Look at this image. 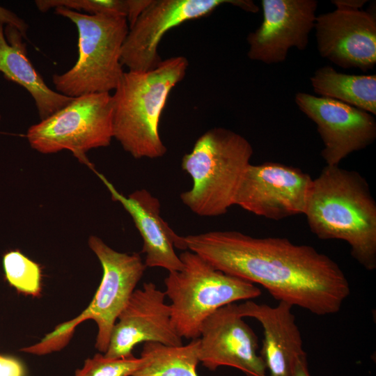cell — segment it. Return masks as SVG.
I'll return each instance as SVG.
<instances>
[{
    "mask_svg": "<svg viewBox=\"0 0 376 376\" xmlns=\"http://www.w3.org/2000/svg\"><path fill=\"white\" fill-rule=\"evenodd\" d=\"M187 249L222 272L258 283L279 301L317 315L340 311L349 281L330 257L284 237H254L236 230L183 236Z\"/></svg>",
    "mask_w": 376,
    "mask_h": 376,
    "instance_id": "1",
    "label": "cell"
},
{
    "mask_svg": "<svg viewBox=\"0 0 376 376\" xmlns=\"http://www.w3.org/2000/svg\"><path fill=\"white\" fill-rule=\"evenodd\" d=\"M304 214L321 240H341L366 269L376 268V203L357 171L326 165L313 179Z\"/></svg>",
    "mask_w": 376,
    "mask_h": 376,
    "instance_id": "2",
    "label": "cell"
},
{
    "mask_svg": "<svg viewBox=\"0 0 376 376\" xmlns=\"http://www.w3.org/2000/svg\"><path fill=\"white\" fill-rule=\"evenodd\" d=\"M189 62L177 56L148 71L127 70L112 95L113 138L136 159L166 153L159 132L162 111L173 87L185 76Z\"/></svg>",
    "mask_w": 376,
    "mask_h": 376,
    "instance_id": "3",
    "label": "cell"
},
{
    "mask_svg": "<svg viewBox=\"0 0 376 376\" xmlns=\"http://www.w3.org/2000/svg\"><path fill=\"white\" fill-rule=\"evenodd\" d=\"M253 152L249 141L232 130L214 127L206 131L182 159V169L192 180L191 189L180 194L182 203L200 217L226 214L234 205Z\"/></svg>",
    "mask_w": 376,
    "mask_h": 376,
    "instance_id": "4",
    "label": "cell"
},
{
    "mask_svg": "<svg viewBox=\"0 0 376 376\" xmlns=\"http://www.w3.org/2000/svg\"><path fill=\"white\" fill-rule=\"evenodd\" d=\"M88 244L102 267L101 282L91 302L78 316L58 324L38 343L21 352L40 356L59 351L69 343L75 328L87 320H93L97 327L95 348L102 354L107 352L117 318L146 267L139 253L118 252L97 236H91Z\"/></svg>",
    "mask_w": 376,
    "mask_h": 376,
    "instance_id": "5",
    "label": "cell"
},
{
    "mask_svg": "<svg viewBox=\"0 0 376 376\" xmlns=\"http://www.w3.org/2000/svg\"><path fill=\"white\" fill-rule=\"evenodd\" d=\"M56 14L71 20L78 33V58L72 68L52 76L56 92L70 97L110 93L125 71L121 50L129 31L125 17L89 15L58 7Z\"/></svg>",
    "mask_w": 376,
    "mask_h": 376,
    "instance_id": "6",
    "label": "cell"
},
{
    "mask_svg": "<svg viewBox=\"0 0 376 376\" xmlns=\"http://www.w3.org/2000/svg\"><path fill=\"white\" fill-rule=\"evenodd\" d=\"M179 257L182 268L169 272L164 293L171 302L173 326L182 338H198L203 322L219 308L261 295L255 284L215 269L191 251Z\"/></svg>",
    "mask_w": 376,
    "mask_h": 376,
    "instance_id": "7",
    "label": "cell"
},
{
    "mask_svg": "<svg viewBox=\"0 0 376 376\" xmlns=\"http://www.w3.org/2000/svg\"><path fill=\"white\" fill-rule=\"evenodd\" d=\"M112 113L110 93L83 95L30 126L26 138L31 147L40 153L68 150L91 168L86 153L91 149L110 145L113 139Z\"/></svg>",
    "mask_w": 376,
    "mask_h": 376,
    "instance_id": "8",
    "label": "cell"
},
{
    "mask_svg": "<svg viewBox=\"0 0 376 376\" xmlns=\"http://www.w3.org/2000/svg\"><path fill=\"white\" fill-rule=\"evenodd\" d=\"M230 3L256 13L257 6L249 0H151L149 6L129 28L121 50V63L128 70L148 71L162 61L157 49L164 34L180 24L210 14Z\"/></svg>",
    "mask_w": 376,
    "mask_h": 376,
    "instance_id": "9",
    "label": "cell"
},
{
    "mask_svg": "<svg viewBox=\"0 0 376 376\" xmlns=\"http://www.w3.org/2000/svg\"><path fill=\"white\" fill-rule=\"evenodd\" d=\"M312 181L308 173L291 166L250 164L238 186L234 205L275 221L304 214Z\"/></svg>",
    "mask_w": 376,
    "mask_h": 376,
    "instance_id": "10",
    "label": "cell"
},
{
    "mask_svg": "<svg viewBox=\"0 0 376 376\" xmlns=\"http://www.w3.org/2000/svg\"><path fill=\"white\" fill-rule=\"evenodd\" d=\"M295 103L317 126L327 166H337L351 153L363 150L376 139L373 114L340 101L297 93Z\"/></svg>",
    "mask_w": 376,
    "mask_h": 376,
    "instance_id": "11",
    "label": "cell"
},
{
    "mask_svg": "<svg viewBox=\"0 0 376 376\" xmlns=\"http://www.w3.org/2000/svg\"><path fill=\"white\" fill-rule=\"evenodd\" d=\"M198 340L199 362L207 369L230 366L247 376H267L258 353V337L238 313L236 304L224 306L208 316Z\"/></svg>",
    "mask_w": 376,
    "mask_h": 376,
    "instance_id": "12",
    "label": "cell"
},
{
    "mask_svg": "<svg viewBox=\"0 0 376 376\" xmlns=\"http://www.w3.org/2000/svg\"><path fill=\"white\" fill-rule=\"evenodd\" d=\"M165 297L152 282H146L141 288L136 289L117 318L104 355L111 359L128 357L142 342L182 345V338L173 326Z\"/></svg>",
    "mask_w": 376,
    "mask_h": 376,
    "instance_id": "13",
    "label": "cell"
},
{
    "mask_svg": "<svg viewBox=\"0 0 376 376\" xmlns=\"http://www.w3.org/2000/svg\"><path fill=\"white\" fill-rule=\"evenodd\" d=\"M263 22L246 38L249 59L266 64L281 63L289 50L307 48L314 29L315 0H262Z\"/></svg>",
    "mask_w": 376,
    "mask_h": 376,
    "instance_id": "14",
    "label": "cell"
},
{
    "mask_svg": "<svg viewBox=\"0 0 376 376\" xmlns=\"http://www.w3.org/2000/svg\"><path fill=\"white\" fill-rule=\"evenodd\" d=\"M314 29L320 56L343 68L366 72L376 63V18L361 10L317 15Z\"/></svg>",
    "mask_w": 376,
    "mask_h": 376,
    "instance_id": "15",
    "label": "cell"
},
{
    "mask_svg": "<svg viewBox=\"0 0 376 376\" xmlns=\"http://www.w3.org/2000/svg\"><path fill=\"white\" fill-rule=\"evenodd\" d=\"M94 171L112 200L120 203L131 216L143 240L146 267H162L169 272L181 270L182 263L175 248L185 251L187 246L183 236L178 235L162 217L159 199L145 189L125 196L104 175Z\"/></svg>",
    "mask_w": 376,
    "mask_h": 376,
    "instance_id": "16",
    "label": "cell"
},
{
    "mask_svg": "<svg viewBox=\"0 0 376 376\" xmlns=\"http://www.w3.org/2000/svg\"><path fill=\"white\" fill-rule=\"evenodd\" d=\"M292 306L279 301L276 306L250 300L237 305L242 317L257 320L264 332L260 355L264 361L267 376H290L297 359L306 354Z\"/></svg>",
    "mask_w": 376,
    "mask_h": 376,
    "instance_id": "17",
    "label": "cell"
},
{
    "mask_svg": "<svg viewBox=\"0 0 376 376\" xmlns=\"http://www.w3.org/2000/svg\"><path fill=\"white\" fill-rule=\"evenodd\" d=\"M23 36L15 27L0 24V72L24 88L33 97L40 120L61 109L74 97L52 90L27 56Z\"/></svg>",
    "mask_w": 376,
    "mask_h": 376,
    "instance_id": "18",
    "label": "cell"
},
{
    "mask_svg": "<svg viewBox=\"0 0 376 376\" xmlns=\"http://www.w3.org/2000/svg\"><path fill=\"white\" fill-rule=\"evenodd\" d=\"M312 87L322 97L336 100L376 114V75H347L330 65L317 69L311 77Z\"/></svg>",
    "mask_w": 376,
    "mask_h": 376,
    "instance_id": "19",
    "label": "cell"
},
{
    "mask_svg": "<svg viewBox=\"0 0 376 376\" xmlns=\"http://www.w3.org/2000/svg\"><path fill=\"white\" fill-rule=\"evenodd\" d=\"M198 338L178 346L144 343L141 363L130 376H198Z\"/></svg>",
    "mask_w": 376,
    "mask_h": 376,
    "instance_id": "20",
    "label": "cell"
},
{
    "mask_svg": "<svg viewBox=\"0 0 376 376\" xmlns=\"http://www.w3.org/2000/svg\"><path fill=\"white\" fill-rule=\"evenodd\" d=\"M3 267L8 283L19 293L38 297L42 290L40 265L19 250L8 251L3 256Z\"/></svg>",
    "mask_w": 376,
    "mask_h": 376,
    "instance_id": "21",
    "label": "cell"
},
{
    "mask_svg": "<svg viewBox=\"0 0 376 376\" xmlns=\"http://www.w3.org/2000/svg\"><path fill=\"white\" fill-rule=\"evenodd\" d=\"M35 4L41 12L63 7L89 15L103 14L121 16L127 19L129 13L128 0H37Z\"/></svg>",
    "mask_w": 376,
    "mask_h": 376,
    "instance_id": "22",
    "label": "cell"
},
{
    "mask_svg": "<svg viewBox=\"0 0 376 376\" xmlns=\"http://www.w3.org/2000/svg\"><path fill=\"white\" fill-rule=\"evenodd\" d=\"M140 357L133 354L117 359L106 357L102 353L87 359L74 376H130L140 366Z\"/></svg>",
    "mask_w": 376,
    "mask_h": 376,
    "instance_id": "23",
    "label": "cell"
},
{
    "mask_svg": "<svg viewBox=\"0 0 376 376\" xmlns=\"http://www.w3.org/2000/svg\"><path fill=\"white\" fill-rule=\"evenodd\" d=\"M0 376H25V370L17 359L0 354Z\"/></svg>",
    "mask_w": 376,
    "mask_h": 376,
    "instance_id": "24",
    "label": "cell"
},
{
    "mask_svg": "<svg viewBox=\"0 0 376 376\" xmlns=\"http://www.w3.org/2000/svg\"><path fill=\"white\" fill-rule=\"evenodd\" d=\"M0 24L15 27L24 38H26L28 24L15 13L1 6H0Z\"/></svg>",
    "mask_w": 376,
    "mask_h": 376,
    "instance_id": "25",
    "label": "cell"
},
{
    "mask_svg": "<svg viewBox=\"0 0 376 376\" xmlns=\"http://www.w3.org/2000/svg\"><path fill=\"white\" fill-rule=\"evenodd\" d=\"M150 2L151 0H129L130 10L127 17L129 28L134 24Z\"/></svg>",
    "mask_w": 376,
    "mask_h": 376,
    "instance_id": "26",
    "label": "cell"
},
{
    "mask_svg": "<svg viewBox=\"0 0 376 376\" xmlns=\"http://www.w3.org/2000/svg\"><path fill=\"white\" fill-rule=\"evenodd\" d=\"M338 9L360 10L366 0H334L331 1Z\"/></svg>",
    "mask_w": 376,
    "mask_h": 376,
    "instance_id": "27",
    "label": "cell"
},
{
    "mask_svg": "<svg viewBox=\"0 0 376 376\" xmlns=\"http://www.w3.org/2000/svg\"><path fill=\"white\" fill-rule=\"evenodd\" d=\"M290 376H311L308 368L306 354L297 359Z\"/></svg>",
    "mask_w": 376,
    "mask_h": 376,
    "instance_id": "28",
    "label": "cell"
},
{
    "mask_svg": "<svg viewBox=\"0 0 376 376\" xmlns=\"http://www.w3.org/2000/svg\"><path fill=\"white\" fill-rule=\"evenodd\" d=\"M0 121H1V114H0Z\"/></svg>",
    "mask_w": 376,
    "mask_h": 376,
    "instance_id": "29",
    "label": "cell"
}]
</instances>
